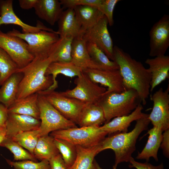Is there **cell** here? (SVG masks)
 Instances as JSON below:
<instances>
[{
	"label": "cell",
	"mask_w": 169,
	"mask_h": 169,
	"mask_svg": "<svg viewBox=\"0 0 169 169\" xmlns=\"http://www.w3.org/2000/svg\"><path fill=\"white\" fill-rule=\"evenodd\" d=\"M0 146L7 148L13 154L14 161L31 160L38 161L33 155L24 150L23 147L11 138L6 137L0 143Z\"/></svg>",
	"instance_id": "obj_33"
},
{
	"label": "cell",
	"mask_w": 169,
	"mask_h": 169,
	"mask_svg": "<svg viewBox=\"0 0 169 169\" xmlns=\"http://www.w3.org/2000/svg\"><path fill=\"white\" fill-rule=\"evenodd\" d=\"M140 102L137 92L128 90L121 93L105 92L97 104L103 110L106 123L115 117L130 114Z\"/></svg>",
	"instance_id": "obj_4"
},
{
	"label": "cell",
	"mask_w": 169,
	"mask_h": 169,
	"mask_svg": "<svg viewBox=\"0 0 169 169\" xmlns=\"http://www.w3.org/2000/svg\"><path fill=\"white\" fill-rule=\"evenodd\" d=\"M19 69L9 54L0 48V85Z\"/></svg>",
	"instance_id": "obj_35"
},
{
	"label": "cell",
	"mask_w": 169,
	"mask_h": 169,
	"mask_svg": "<svg viewBox=\"0 0 169 169\" xmlns=\"http://www.w3.org/2000/svg\"><path fill=\"white\" fill-rule=\"evenodd\" d=\"M104 16L95 26L85 31L82 37L86 42L95 44L111 60H114V45Z\"/></svg>",
	"instance_id": "obj_12"
},
{
	"label": "cell",
	"mask_w": 169,
	"mask_h": 169,
	"mask_svg": "<svg viewBox=\"0 0 169 169\" xmlns=\"http://www.w3.org/2000/svg\"><path fill=\"white\" fill-rule=\"evenodd\" d=\"M8 114V108L0 102V126L6 125Z\"/></svg>",
	"instance_id": "obj_42"
},
{
	"label": "cell",
	"mask_w": 169,
	"mask_h": 169,
	"mask_svg": "<svg viewBox=\"0 0 169 169\" xmlns=\"http://www.w3.org/2000/svg\"><path fill=\"white\" fill-rule=\"evenodd\" d=\"M58 23L57 32L60 37L78 38L83 37L85 32L76 18L74 8L63 11Z\"/></svg>",
	"instance_id": "obj_18"
},
{
	"label": "cell",
	"mask_w": 169,
	"mask_h": 169,
	"mask_svg": "<svg viewBox=\"0 0 169 169\" xmlns=\"http://www.w3.org/2000/svg\"><path fill=\"white\" fill-rule=\"evenodd\" d=\"M130 168H135L136 169H164L163 162L157 166H154L146 161L142 163L137 161L131 157L129 161Z\"/></svg>",
	"instance_id": "obj_39"
},
{
	"label": "cell",
	"mask_w": 169,
	"mask_h": 169,
	"mask_svg": "<svg viewBox=\"0 0 169 169\" xmlns=\"http://www.w3.org/2000/svg\"><path fill=\"white\" fill-rule=\"evenodd\" d=\"M145 63L149 65L151 74L150 91L169 78V56L165 55L148 58Z\"/></svg>",
	"instance_id": "obj_19"
},
{
	"label": "cell",
	"mask_w": 169,
	"mask_h": 169,
	"mask_svg": "<svg viewBox=\"0 0 169 169\" xmlns=\"http://www.w3.org/2000/svg\"><path fill=\"white\" fill-rule=\"evenodd\" d=\"M9 165L14 169H50L49 161L47 160L35 162L31 160L14 161L6 159Z\"/></svg>",
	"instance_id": "obj_36"
},
{
	"label": "cell",
	"mask_w": 169,
	"mask_h": 169,
	"mask_svg": "<svg viewBox=\"0 0 169 169\" xmlns=\"http://www.w3.org/2000/svg\"><path fill=\"white\" fill-rule=\"evenodd\" d=\"M40 123V120L30 116L8 113L6 137L11 138L20 132L38 129Z\"/></svg>",
	"instance_id": "obj_16"
},
{
	"label": "cell",
	"mask_w": 169,
	"mask_h": 169,
	"mask_svg": "<svg viewBox=\"0 0 169 169\" xmlns=\"http://www.w3.org/2000/svg\"><path fill=\"white\" fill-rule=\"evenodd\" d=\"M23 77L22 73L17 72L7 79L0 88V102L9 108L16 99L18 86Z\"/></svg>",
	"instance_id": "obj_26"
},
{
	"label": "cell",
	"mask_w": 169,
	"mask_h": 169,
	"mask_svg": "<svg viewBox=\"0 0 169 169\" xmlns=\"http://www.w3.org/2000/svg\"><path fill=\"white\" fill-rule=\"evenodd\" d=\"M5 126H0V144L6 137Z\"/></svg>",
	"instance_id": "obj_44"
},
{
	"label": "cell",
	"mask_w": 169,
	"mask_h": 169,
	"mask_svg": "<svg viewBox=\"0 0 169 169\" xmlns=\"http://www.w3.org/2000/svg\"><path fill=\"white\" fill-rule=\"evenodd\" d=\"M76 18L84 31L96 25L104 16L98 8L88 6L74 8Z\"/></svg>",
	"instance_id": "obj_27"
},
{
	"label": "cell",
	"mask_w": 169,
	"mask_h": 169,
	"mask_svg": "<svg viewBox=\"0 0 169 169\" xmlns=\"http://www.w3.org/2000/svg\"><path fill=\"white\" fill-rule=\"evenodd\" d=\"M38 96V94L35 93L22 98L16 99L8 108V113L28 115L40 120Z\"/></svg>",
	"instance_id": "obj_22"
},
{
	"label": "cell",
	"mask_w": 169,
	"mask_h": 169,
	"mask_svg": "<svg viewBox=\"0 0 169 169\" xmlns=\"http://www.w3.org/2000/svg\"><path fill=\"white\" fill-rule=\"evenodd\" d=\"M103 0H60L63 8H74L78 6H88L96 8L100 11Z\"/></svg>",
	"instance_id": "obj_37"
},
{
	"label": "cell",
	"mask_w": 169,
	"mask_h": 169,
	"mask_svg": "<svg viewBox=\"0 0 169 169\" xmlns=\"http://www.w3.org/2000/svg\"><path fill=\"white\" fill-rule=\"evenodd\" d=\"M94 164L95 165V169H103L97 163V162L95 161ZM117 166H113L112 169H116Z\"/></svg>",
	"instance_id": "obj_45"
},
{
	"label": "cell",
	"mask_w": 169,
	"mask_h": 169,
	"mask_svg": "<svg viewBox=\"0 0 169 169\" xmlns=\"http://www.w3.org/2000/svg\"><path fill=\"white\" fill-rule=\"evenodd\" d=\"M12 24L20 27L23 33H34L44 30L54 32L52 29L44 26L41 23L37 26H31L23 22L16 15L13 8V0H0V26L3 24Z\"/></svg>",
	"instance_id": "obj_15"
},
{
	"label": "cell",
	"mask_w": 169,
	"mask_h": 169,
	"mask_svg": "<svg viewBox=\"0 0 169 169\" xmlns=\"http://www.w3.org/2000/svg\"><path fill=\"white\" fill-rule=\"evenodd\" d=\"M148 116L136 120L134 128L130 132L113 134L105 137L99 143V152L107 149L113 150L115 154L114 166L117 167L120 163L129 162L136 150V143L139 136L148 129L151 122Z\"/></svg>",
	"instance_id": "obj_3"
},
{
	"label": "cell",
	"mask_w": 169,
	"mask_h": 169,
	"mask_svg": "<svg viewBox=\"0 0 169 169\" xmlns=\"http://www.w3.org/2000/svg\"><path fill=\"white\" fill-rule=\"evenodd\" d=\"M143 109L142 105L140 103L130 114L115 117L100 126V128L107 134L127 132L128 127L133 121L149 116V114L142 112Z\"/></svg>",
	"instance_id": "obj_17"
},
{
	"label": "cell",
	"mask_w": 169,
	"mask_h": 169,
	"mask_svg": "<svg viewBox=\"0 0 169 169\" xmlns=\"http://www.w3.org/2000/svg\"><path fill=\"white\" fill-rule=\"evenodd\" d=\"M52 62L50 56H36L26 66L18 70L17 72L22 73L23 77L19 84L16 99L46 90L52 86V76L46 75L45 72Z\"/></svg>",
	"instance_id": "obj_2"
},
{
	"label": "cell",
	"mask_w": 169,
	"mask_h": 169,
	"mask_svg": "<svg viewBox=\"0 0 169 169\" xmlns=\"http://www.w3.org/2000/svg\"><path fill=\"white\" fill-rule=\"evenodd\" d=\"M34 8L36 15L51 25L58 22L63 11L58 0H37Z\"/></svg>",
	"instance_id": "obj_21"
},
{
	"label": "cell",
	"mask_w": 169,
	"mask_h": 169,
	"mask_svg": "<svg viewBox=\"0 0 169 169\" xmlns=\"http://www.w3.org/2000/svg\"><path fill=\"white\" fill-rule=\"evenodd\" d=\"M169 86L161 88L151 96L153 107L148 118L153 125L163 131L169 129Z\"/></svg>",
	"instance_id": "obj_11"
},
{
	"label": "cell",
	"mask_w": 169,
	"mask_h": 169,
	"mask_svg": "<svg viewBox=\"0 0 169 169\" xmlns=\"http://www.w3.org/2000/svg\"><path fill=\"white\" fill-rule=\"evenodd\" d=\"M149 55H165L169 46V16L164 14L152 26L149 33Z\"/></svg>",
	"instance_id": "obj_13"
},
{
	"label": "cell",
	"mask_w": 169,
	"mask_h": 169,
	"mask_svg": "<svg viewBox=\"0 0 169 169\" xmlns=\"http://www.w3.org/2000/svg\"><path fill=\"white\" fill-rule=\"evenodd\" d=\"M50 135L54 138L65 140L75 146L90 147L99 144L107 134L100 126H93L57 130Z\"/></svg>",
	"instance_id": "obj_5"
},
{
	"label": "cell",
	"mask_w": 169,
	"mask_h": 169,
	"mask_svg": "<svg viewBox=\"0 0 169 169\" xmlns=\"http://www.w3.org/2000/svg\"><path fill=\"white\" fill-rule=\"evenodd\" d=\"M74 83L75 88L61 93L65 96L77 99L86 104H97L106 91L105 87L93 82L82 72L75 79Z\"/></svg>",
	"instance_id": "obj_9"
},
{
	"label": "cell",
	"mask_w": 169,
	"mask_h": 169,
	"mask_svg": "<svg viewBox=\"0 0 169 169\" xmlns=\"http://www.w3.org/2000/svg\"><path fill=\"white\" fill-rule=\"evenodd\" d=\"M163 132L155 126L148 131V140L142 151L138 152L137 159L145 160L148 162L150 158L152 157L156 161H158V152L162 140Z\"/></svg>",
	"instance_id": "obj_23"
},
{
	"label": "cell",
	"mask_w": 169,
	"mask_h": 169,
	"mask_svg": "<svg viewBox=\"0 0 169 169\" xmlns=\"http://www.w3.org/2000/svg\"><path fill=\"white\" fill-rule=\"evenodd\" d=\"M160 148L162 151L164 156L169 157V129L166 130L162 133V138Z\"/></svg>",
	"instance_id": "obj_41"
},
{
	"label": "cell",
	"mask_w": 169,
	"mask_h": 169,
	"mask_svg": "<svg viewBox=\"0 0 169 169\" xmlns=\"http://www.w3.org/2000/svg\"><path fill=\"white\" fill-rule=\"evenodd\" d=\"M73 38L70 37H60L52 46L49 56L52 62H70L71 60L72 45Z\"/></svg>",
	"instance_id": "obj_29"
},
{
	"label": "cell",
	"mask_w": 169,
	"mask_h": 169,
	"mask_svg": "<svg viewBox=\"0 0 169 169\" xmlns=\"http://www.w3.org/2000/svg\"><path fill=\"white\" fill-rule=\"evenodd\" d=\"M60 153L50 136L40 137L34 150L33 155L37 160L49 161L52 157Z\"/></svg>",
	"instance_id": "obj_30"
},
{
	"label": "cell",
	"mask_w": 169,
	"mask_h": 169,
	"mask_svg": "<svg viewBox=\"0 0 169 169\" xmlns=\"http://www.w3.org/2000/svg\"><path fill=\"white\" fill-rule=\"evenodd\" d=\"M7 33L25 41L28 44V51L34 56L49 57L52 46L59 38L57 31L51 32L44 30L36 33H24L13 29Z\"/></svg>",
	"instance_id": "obj_7"
},
{
	"label": "cell",
	"mask_w": 169,
	"mask_h": 169,
	"mask_svg": "<svg viewBox=\"0 0 169 169\" xmlns=\"http://www.w3.org/2000/svg\"><path fill=\"white\" fill-rule=\"evenodd\" d=\"M49 161L50 169H68L60 153L52 157Z\"/></svg>",
	"instance_id": "obj_40"
},
{
	"label": "cell",
	"mask_w": 169,
	"mask_h": 169,
	"mask_svg": "<svg viewBox=\"0 0 169 169\" xmlns=\"http://www.w3.org/2000/svg\"><path fill=\"white\" fill-rule=\"evenodd\" d=\"M37 0H19V4L23 9L29 10L34 8Z\"/></svg>",
	"instance_id": "obj_43"
},
{
	"label": "cell",
	"mask_w": 169,
	"mask_h": 169,
	"mask_svg": "<svg viewBox=\"0 0 169 169\" xmlns=\"http://www.w3.org/2000/svg\"><path fill=\"white\" fill-rule=\"evenodd\" d=\"M82 73V70L75 66L71 62H52L48 66L46 71L45 75L52 76L53 83L52 86L46 90H54L57 88L58 83L56 78L59 74H61L72 78L74 76H79Z\"/></svg>",
	"instance_id": "obj_24"
},
{
	"label": "cell",
	"mask_w": 169,
	"mask_h": 169,
	"mask_svg": "<svg viewBox=\"0 0 169 169\" xmlns=\"http://www.w3.org/2000/svg\"><path fill=\"white\" fill-rule=\"evenodd\" d=\"M86 47L92 59L102 69H119V67L117 63L110 60L105 53L95 44L86 42Z\"/></svg>",
	"instance_id": "obj_31"
},
{
	"label": "cell",
	"mask_w": 169,
	"mask_h": 169,
	"mask_svg": "<svg viewBox=\"0 0 169 169\" xmlns=\"http://www.w3.org/2000/svg\"><path fill=\"white\" fill-rule=\"evenodd\" d=\"M54 138L56 147L67 166L69 168L73 165L76 158V146L62 139Z\"/></svg>",
	"instance_id": "obj_34"
},
{
	"label": "cell",
	"mask_w": 169,
	"mask_h": 169,
	"mask_svg": "<svg viewBox=\"0 0 169 169\" xmlns=\"http://www.w3.org/2000/svg\"><path fill=\"white\" fill-rule=\"evenodd\" d=\"M40 137L38 129L20 132L11 139L33 155L34 149Z\"/></svg>",
	"instance_id": "obj_32"
},
{
	"label": "cell",
	"mask_w": 169,
	"mask_h": 169,
	"mask_svg": "<svg viewBox=\"0 0 169 169\" xmlns=\"http://www.w3.org/2000/svg\"><path fill=\"white\" fill-rule=\"evenodd\" d=\"M0 48L9 54L19 69L25 67L34 58L28 51V44L25 41L1 30Z\"/></svg>",
	"instance_id": "obj_10"
},
{
	"label": "cell",
	"mask_w": 169,
	"mask_h": 169,
	"mask_svg": "<svg viewBox=\"0 0 169 169\" xmlns=\"http://www.w3.org/2000/svg\"><path fill=\"white\" fill-rule=\"evenodd\" d=\"M113 61L118 66L125 90H135L145 105L150 91L151 74L148 69L116 45L114 47Z\"/></svg>",
	"instance_id": "obj_1"
},
{
	"label": "cell",
	"mask_w": 169,
	"mask_h": 169,
	"mask_svg": "<svg viewBox=\"0 0 169 169\" xmlns=\"http://www.w3.org/2000/svg\"><path fill=\"white\" fill-rule=\"evenodd\" d=\"M105 123L103 110L97 104H86L77 123L80 127L99 126Z\"/></svg>",
	"instance_id": "obj_25"
},
{
	"label": "cell",
	"mask_w": 169,
	"mask_h": 169,
	"mask_svg": "<svg viewBox=\"0 0 169 169\" xmlns=\"http://www.w3.org/2000/svg\"><path fill=\"white\" fill-rule=\"evenodd\" d=\"M38 93L64 116L75 124L86 104L77 99L65 96L55 90H46Z\"/></svg>",
	"instance_id": "obj_8"
},
{
	"label": "cell",
	"mask_w": 169,
	"mask_h": 169,
	"mask_svg": "<svg viewBox=\"0 0 169 169\" xmlns=\"http://www.w3.org/2000/svg\"><path fill=\"white\" fill-rule=\"evenodd\" d=\"M82 72L94 82L107 87L105 92L121 93L125 90L119 70L86 69Z\"/></svg>",
	"instance_id": "obj_14"
},
{
	"label": "cell",
	"mask_w": 169,
	"mask_h": 169,
	"mask_svg": "<svg viewBox=\"0 0 169 169\" xmlns=\"http://www.w3.org/2000/svg\"><path fill=\"white\" fill-rule=\"evenodd\" d=\"M77 155L73 165L68 169H95L94 158L99 152V144L85 147L76 146Z\"/></svg>",
	"instance_id": "obj_28"
},
{
	"label": "cell",
	"mask_w": 169,
	"mask_h": 169,
	"mask_svg": "<svg viewBox=\"0 0 169 169\" xmlns=\"http://www.w3.org/2000/svg\"><path fill=\"white\" fill-rule=\"evenodd\" d=\"M120 0H103L101 12L106 18L110 26L114 23L113 12L115 6Z\"/></svg>",
	"instance_id": "obj_38"
},
{
	"label": "cell",
	"mask_w": 169,
	"mask_h": 169,
	"mask_svg": "<svg viewBox=\"0 0 169 169\" xmlns=\"http://www.w3.org/2000/svg\"><path fill=\"white\" fill-rule=\"evenodd\" d=\"M71 62L82 70L86 69H102L90 57L86 42L82 37L73 39Z\"/></svg>",
	"instance_id": "obj_20"
},
{
	"label": "cell",
	"mask_w": 169,
	"mask_h": 169,
	"mask_svg": "<svg viewBox=\"0 0 169 169\" xmlns=\"http://www.w3.org/2000/svg\"><path fill=\"white\" fill-rule=\"evenodd\" d=\"M38 105L41 122L39 128L40 137L48 135L54 131L77 127L74 123L64 116L39 94Z\"/></svg>",
	"instance_id": "obj_6"
}]
</instances>
